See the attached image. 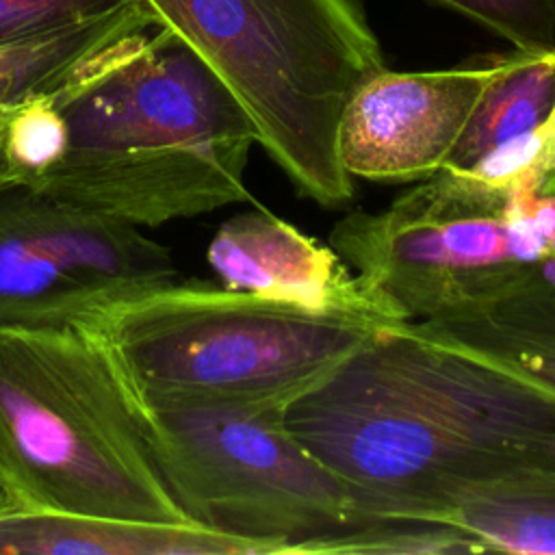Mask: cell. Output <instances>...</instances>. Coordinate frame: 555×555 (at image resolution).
<instances>
[{
  "instance_id": "cell-1",
  "label": "cell",
  "mask_w": 555,
  "mask_h": 555,
  "mask_svg": "<svg viewBox=\"0 0 555 555\" xmlns=\"http://www.w3.org/2000/svg\"><path fill=\"white\" fill-rule=\"evenodd\" d=\"M288 431L379 518L425 520L455 488L555 466V390L410 327H382L284 408Z\"/></svg>"
},
{
  "instance_id": "cell-2",
  "label": "cell",
  "mask_w": 555,
  "mask_h": 555,
  "mask_svg": "<svg viewBox=\"0 0 555 555\" xmlns=\"http://www.w3.org/2000/svg\"><path fill=\"white\" fill-rule=\"evenodd\" d=\"M63 156L26 186L137 228L247 202L256 128L206 61L154 22L50 98Z\"/></svg>"
},
{
  "instance_id": "cell-3",
  "label": "cell",
  "mask_w": 555,
  "mask_h": 555,
  "mask_svg": "<svg viewBox=\"0 0 555 555\" xmlns=\"http://www.w3.org/2000/svg\"><path fill=\"white\" fill-rule=\"evenodd\" d=\"M0 492L35 512L195 522L173 499L137 390L95 327L0 330Z\"/></svg>"
},
{
  "instance_id": "cell-4",
  "label": "cell",
  "mask_w": 555,
  "mask_h": 555,
  "mask_svg": "<svg viewBox=\"0 0 555 555\" xmlns=\"http://www.w3.org/2000/svg\"><path fill=\"white\" fill-rule=\"evenodd\" d=\"M141 2L223 80L301 197L323 208L356 197L338 126L353 91L386 67L356 0Z\"/></svg>"
},
{
  "instance_id": "cell-5",
  "label": "cell",
  "mask_w": 555,
  "mask_h": 555,
  "mask_svg": "<svg viewBox=\"0 0 555 555\" xmlns=\"http://www.w3.org/2000/svg\"><path fill=\"white\" fill-rule=\"evenodd\" d=\"M139 395L288 405L382 327L212 282H169L95 327Z\"/></svg>"
},
{
  "instance_id": "cell-6",
  "label": "cell",
  "mask_w": 555,
  "mask_h": 555,
  "mask_svg": "<svg viewBox=\"0 0 555 555\" xmlns=\"http://www.w3.org/2000/svg\"><path fill=\"white\" fill-rule=\"evenodd\" d=\"M137 397L184 514L260 555L321 553L330 540L386 520L288 431L282 403Z\"/></svg>"
},
{
  "instance_id": "cell-7",
  "label": "cell",
  "mask_w": 555,
  "mask_h": 555,
  "mask_svg": "<svg viewBox=\"0 0 555 555\" xmlns=\"http://www.w3.org/2000/svg\"><path fill=\"white\" fill-rule=\"evenodd\" d=\"M330 245L408 321L492 299L555 256V197L440 169L379 212L353 210Z\"/></svg>"
},
{
  "instance_id": "cell-8",
  "label": "cell",
  "mask_w": 555,
  "mask_h": 555,
  "mask_svg": "<svg viewBox=\"0 0 555 555\" xmlns=\"http://www.w3.org/2000/svg\"><path fill=\"white\" fill-rule=\"evenodd\" d=\"M173 280L169 249L141 228L26 184L0 191V330L98 327Z\"/></svg>"
},
{
  "instance_id": "cell-9",
  "label": "cell",
  "mask_w": 555,
  "mask_h": 555,
  "mask_svg": "<svg viewBox=\"0 0 555 555\" xmlns=\"http://www.w3.org/2000/svg\"><path fill=\"white\" fill-rule=\"evenodd\" d=\"M501 54L434 72L371 74L338 126V158L353 180L421 182L455 150Z\"/></svg>"
},
{
  "instance_id": "cell-10",
  "label": "cell",
  "mask_w": 555,
  "mask_h": 555,
  "mask_svg": "<svg viewBox=\"0 0 555 555\" xmlns=\"http://www.w3.org/2000/svg\"><path fill=\"white\" fill-rule=\"evenodd\" d=\"M206 260L219 284L234 291L375 327L408 321L332 245L264 208L225 219L208 245Z\"/></svg>"
},
{
  "instance_id": "cell-11",
  "label": "cell",
  "mask_w": 555,
  "mask_h": 555,
  "mask_svg": "<svg viewBox=\"0 0 555 555\" xmlns=\"http://www.w3.org/2000/svg\"><path fill=\"white\" fill-rule=\"evenodd\" d=\"M408 323L555 390V256L492 299L436 321Z\"/></svg>"
},
{
  "instance_id": "cell-12",
  "label": "cell",
  "mask_w": 555,
  "mask_h": 555,
  "mask_svg": "<svg viewBox=\"0 0 555 555\" xmlns=\"http://www.w3.org/2000/svg\"><path fill=\"white\" fill-rule=\"evenodd\" d=\"M0 553L17 555H260L258 546L197 522L0 509Z\"/></svg>"
},
{
  "instance_id": "cell-13",
  "label": "cell",
  "mask_w": 555,
  "mask_h": 555,
  "mask_svg": "<svg viewBox=\"0 0 555 555\" xmlns=\"http://www.w3.org/2000/svg\"><path fill=\"white\" fill-rule=\"evenodd\" d=\"M429 522L460 529L483 553L555 555V466L464 483L444 496Z\"/></svg>"
},
{
  "instance_id": "cell-14",
  "label": "cell",
  "mask_w": 555,
  "mask_h": 555,
  "mask_svg": "<svg viewBox=\"0 0 555 555\" xmlns=\"http://www.w3.org/2000/svg\"><path fill=\"white\" fill-rule=\"evenodd\" d=\"M154 22L139 0L0 43V117L30 100L54 98L111 48Z\"/></svg>"
},
{
  "instance_id": "cell-15",
  "label": "cell",
  "mask_w": 555,
  "mask_h": 555,
  "mask_svg": "<svg viewBox=\"0 0 555 555\" xmlns=\"http://www.w3.org/2000/svg\"><path fill=\"white\" fill-rule=\"evenodd\" d=\"M555 108V48L514 50L481 93L442 169L466 171L492 150L529 132Z\"/></svg>"
},
{
  "instance_id": "cell-16",
  "label": "cell",
  "mask_w": 555,
  "mask_h": 555,
  "mask_svg": "<svg viewBox=\"0 0 555 555\" xmlns=\"http://www.w3.org/2000/svg\"><path fill=\"white\" fill-rule=\"evenodd\" d=\"M455 171V169H453ZM535 199L555 197V108L544 121L462 171Z\"/></svg>"
},
{
  "instance_id": "cell-17",
  "label": "cell",
  "mask_w": 555,
  "mask_h": 555,
  "mask_svg": "<svg viewBox=\"0 0 555 555\" xmlns=\"http://www.w3.org/2000/svg\"><path fill=\"white\" fill-rule=\"evenodd\" d=\"M0 141L15 182L28 184L63 156L67 126L52 100H30L0 117Z\"/></svg>"
},
{
  "instance_id": "cell-18",
  "label": "cell",
  "mask_w": 555,
  "mask_h": 555,
  "mask_svg": "<svg viewBox=\"0 0 555 555\" xmlns=\"http://www.w3.org/2000/svg\"><path fill=\"white\" fill-rule=\"evenodd\" d=\"M321 553L347 555H431V553H483L481 546L451 525L425 520H379L330 540Z\"/></svg>"
},
{
  "instance_id": "cell-19",
  "label": "cell",
  "mask_w": 555,
  "mask_h": 555,
  "mask_svg": "<svg viewBox=\"0 0 555 555\" xmlns=\"http://www.w3.org/2000/svg\"><path fill=\"white\" fill-rule=\"evenodd\" d=\"M507 39L514 50L555 48V0H438Z\"/></svg>"
},
{
  "instance_id": "cell-20",
  "label": "cell",
  "mask_w": 555,
  "mask_h": 555,
  "mask_svg": "<svg viewBox=\"0 0 555 555\" xmlns=\"http://www.w3.org/2000/svg\"><path fill=\"white\" fill-rule=\"evenodd\" d=\"M139 0H0V43L95 17Z\"/></svg>"
},
{
  "instance_id": "cell-21",
  "label": "cell",
  "mask_w": 555,
  "mask_h": 555,
  "mask_svg": "<svg viewBox=\"0 0 555 555\" xmlns=\"http://www.w3.org/2000/svg\"><path fill=\"white\" fill-rule=\"evenodd\" d=\"M11 184H17V182H15V176H13V171H11V167L4 158V150H2V141H0V191L11 186Z\"/></svg>"
},
{
  "instance_id": "cell-22",
  "label": "cell",
  "mask_w": 555,
  "mask_h": 555,
  "mask_svg": "<svg viewBox=\"0 0 555 555\" xmlns=\"http://www.w3.org/2000/svg\"><path fill=\"white\" fill-rule=\"evenodd\" d=\"M9 503H11V499H9L4 492H0V509H2V507H7Z\"/></svg>"
}]
</instances>
